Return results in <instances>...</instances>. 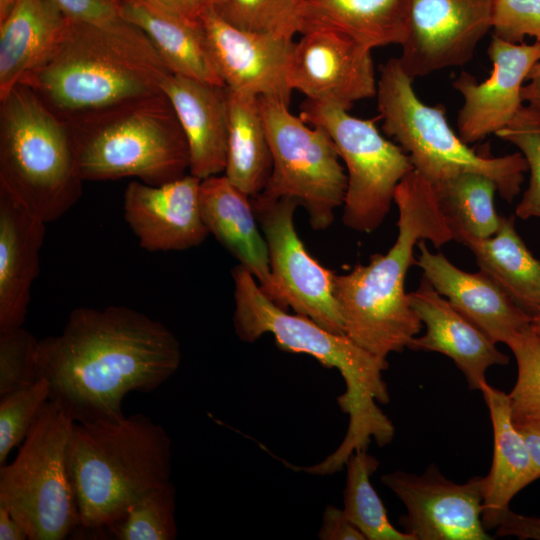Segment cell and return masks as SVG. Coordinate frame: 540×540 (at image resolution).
<instances>
[{"mask_svg": "<svg viewBox=\"0 0 540 540\" xmlns=\"http://www.w3.org/2000/svg\"><path fill=\"white\" fill-rule=\"evenodd\" d=\"M494 0H410V31L399 62L414 80L461 67L492 28Z\"/></svg>", "mask_w": 540, "mask_h": 540, "instance_id": "obj_14", "label": "cell"}, {"mask_svg": "<svg viewBox=\"0 0 540 540\" xmlns=\"http://www.w3.org/2000/svg\"><path fill=\"white\" fill-rule=\"evenodd\" d=\"M113 1L120 17L143 31L173 74L225 86L200 20H190L153 0Z\"/></svg>", "mask_w": 540, "mask_h": 540, "instance_id": "obj_24", "label": "cell"}, {"mask_svg": "<svg viewBox=\"0 0 540 540\" xmlns=\"http://www.w3.org/2000/svg\"><path fill=\"white\" fill-rule=\"evenodd\" d=\"M377 109L385 134L409 155L414 170L432 186L463 173L491 178L500 196L512 202L528 171L521 152L492 157L477 153L450 127L442 106L425 104L399 59H388L379 70Z\"/></svg>", "mask_w": 540, "mask_h": 540, "instance_id": "obj_8", "label": "cell"}, {"mask_svg": "<svg viewBox=\"0 0 540 540\" xmlns=\"http://www.w3.org/2000/svg\"><path fill=\"white\" fill-rule=\"evenodd\" d=\"M487 52L492 70L486 80L478 82L462 71L453 81V87L463 97L457 117L458 134L468 145L500 132L524 105L523 83L540 61V42L511 43L493 35Z\"/></svg>", "mask_w": 540, "mask_h": 540, "instance_id": "obj_17", "label": "cell"}, {"mask_svg": "<svg viewBox=\"0 0 540 540\" xmlns=\"http://www.w3.org/2000/svg\"><path fill=\"white\" fill-rule=\"evenodd\" d=\"M68 18L51 0H17L0 21V99L53 51Z\"/></svg>", "mask_w": 540, "mask_h": 540, "instance_id": "obj_26", "label": "cell"}, {"mask_svg": "<svg viewBox=\"0 0 540 540\" xmlns=\"http://www.w3.org/2000/svg\"><path fill=\"white\" fill-rule=\"evenodd\" d=\"M234 282L233 324L239 339L252 343L266 333L285 352L307 354L326 368H335L345 383L337 402L349 417L348 428L338 448L316 464L322 475L338 472L357 450L367 449L371 440L389 444L395 428L379 408L390 397L383 371L386 359L369 353L346 334L334 333L301 314H290L273 302L244 266L232 269Z\"/></svg>", "mask_w": 540, "mask_h": 540, "instance_id": "obj_2", "label": "cell"}, {"mask_svg": "<svg viewBox=\"0 0 540 540\" xmlns=\"http://www.w3.org/2000/svg\"><path fill=\"white\" fill-rule=\"evenodd\" d=\"M514 424L526 443L537 475L540 478V419Z\"/></svg>", "mask_w": 540, "mask_h": 540, "instance_id": "obj_42", "label": "cell"}, {"mask_svg": "<svg viewBox=\"0 0 540 540\" xmlns=\"http://www.w3.org/2000/svg\"><path fill=\"white\" fill-rule=\"evenodd\" d=\"M480 391L489 410L493 428V459L485 476L482 522L496 528L514 496L539 479L526 443L510 411L508 394L482 384Z\"/></svg>", "mask_w": 540, "mask_h": 540, "instance_id": "obj_25", "label": "cell"}, {"mask_svg": "<svg viewBox=\"0 0 540 540\" xmlns=\"http://www.w3.org/2000/svg\"><path fill=\"white\" fill-rule=\"evenodd\" d=\"M514 222V216H501L498 230L490 237L456 232L454 239L467 246L480 270L532 317L540 310V260L527 248Z\"/></svg>", "mask_w": 540, "mask_h": 540, "instance_id": "obj_28", "label": "cell"}, {"mask_svg": "<svg viewBox=\"0 0 540 540\" xmlns=\"http://www.w3.org/2000/svg\"><path fill=\"white\" fill-rule=\"evenodd\" d=\"M346 466L342 509L346 518L368 540H414L391 524L385 506L370 482L379 461L367 449H360L349 457Z\"/></svg>", "mask_w": 540, "mask_h": 540, "instance_id": "obj_31", "label": "cell"}, {"mask_svg": "<svg viewBox=\"0 0 540 540\" xmlns=\"http://www.w3.org/2000/svg\"><path fill=\"white\" fill-rule=\"evenodd\" d=\"M184 132L189 173L199 179L224 173L228 139V89L178 74L162 84Z\"/></svg>", "mask_w": 540, "mask_h": 540, "instance_id": "obj_21", "label": "cell"}, {"mask_svg": "<svg viewBox=\"0 0 540 540\" xmlns=\"http://www.w3.org/2000/svg\"><path fill=\"white\" fill-rule=\"evenodd\" d=\"M64 122L83 181L135 177L161 185L189 173L187 141L163 92Z\"/></svg>", "mask_w": 540, "mask_h": 540, "instance_id": "obj_6", "label": "cell"}, {"mask_svg": "<svg viewBox=\"0 0 540 540\" xmlns=\"http://www.w3.org/2000/svg\"><path fill=\"white\" fill-rule=\"evenodd\" d=\"M156 3L190 19L199 20V9L194 0H153Z\"/></svg>", "mask_w": 540, "mask_h": 540, "instance_id": "obj_45", "label": "cell"}, {"mask_svg": "<svg viewBox=\"0 0 540 540\" xmlns=\"http://www.w3.org/2000/svg\"><path fill=\"white\" fill-rule=\"evenodd\" d=\"M517 363V380L508 393L514 423L540 419V336L528 327L506 343Z\"/></svg>", "mask_w": 540, "mask_h": 540, "instance_id": "obj_34", "label": "cell"}, {"mask_svg": "<svg viewBox=\"0 0 540 540\" xmlns=\"http://www.w3.org/2000/svg\"><path fill=\"white\" fill-rule=\"evenodd\" d=\"M530 327L540 336V310L532 316Z\"/></svg>", "mask_w": 540, "mask_h": 540, "instance_id": "obj_48", "label": "cell"}, {"mask_svg": "<svg viewBox=\"0 0 540 540\" xmlns=\"http://www.w3.org/2000/svg\"><path fill=\"white\" fill-rule=\"evenodd\" d=\"M417 246L420 253L416 265L433 288L496 344H506L530 327L532 317L487 273L458 268L442 252H431L426 240H420Z\"/></svg>", "mask_w": 540, "mask_h": 540, "instance_id": "obj_19", "label": "cell"}, {"mask_svg": "<svg viewBox=\"0 0 540 540\" xmlns=\"http://www.w3.org/2000/svg\"><path fill=\"white\" fill-rule=\"evenodd\" d=\"M527 80L530 81V84L523 86V101L540 106V61L533 66Z\"/></svg>", "mask_w": 540, "mask_h": 540, "instance_id": "obj_44", "label": "cell"}, {"mask_svg": "<svg viewBox=\"0 0 540 540\" xmlns=\"http://www.w3.org/2000/svg\"><path fill=\"white\" fill-rule=\"evenodd\" d=\"M306 0H227L218 14L250 32L293 39L300 32Z\"/></svg>", "mask_w": 540, "mask_h": 540, "instance_id": "obj_33", "label": "cell"}, {"mask_svg": "<svg viewBox=\"0 0 540 540\" xmlns=\"http://www.w3.org/2000/svg\"><path fill=\"white\" fill-rule=\"evenodd\" d=\"M199 20L214 66L229 90L290 103L287 68L293 39L239 29L214 8L201 10Z\"/></svg>", "mask_w": 540, "mask_h": 540, "instance_id": "obj_16", "label": "cell"}, {"mask_svg": "<svg viewBox=\"0 0 540 540\" xmlns=\"http://www.w3.org/2000/svg\"><path fill=\"white\" fill-rule=\"evenodd\" d=\"M381 481L404 504L399 523L414 540L493 539L482 522L485 477L459 484L430 464L422 474L397 470Z\"/></svg>", "mask_w": 540, "mask_h": 540, "instance_id": "obj_13", "label": "cell"}, {"mask_svg": "<svg viewBox=\"0 0 540 540\" xmlns=\"http://www.w3.org/2000/svg\"><path fill=\"white\" fill-rule=\"evenodd\" d=\"M228 108L227 155L223 174L253 198L262 192L272 171L271 149L259 97L228 89Z\"/></svg>", "mask_w": 540, "mask_h": 540, "instance_id": "obj_29", "label": "cell"}, {"mask_svg": "<svg viewBox=\"0 0 540 540\" xmlns=\"http://www.w3.org/2000/svg\"><path fill=\"white\" fill-rule=\"evenodd\" d=\"M295 42L287 68L290 89L307 100L349 111L377 93L370 49L329 30H311Z\"/></svg>", "mask_w": 540, "mask_h": 540, "instance_id": "obj_15", "label": "cell"}, {"mask_svg": "<svg viewBox=\"0 0 540 540\" xmlns=\"http://www.w3.org/2000/svg\"><path fill=\"white\" fill-rule=\"evenodd\" d=\"M69 19L85 23H107L120 17L113 0H51Z\"/></svg>", "mask_w": 540, "mask_h": 540, "instance_id": "obj_39", "label": "cell"}, {"mask_svg": "<svg viewBox=\"0 0 540 540\" xmlns=\"http://www.w3.org/2000/svg\"><path fill=\"white\" fill-rule=\"evenodd\" d=\"M28 534L22 524L0 504V540H25Z\"/></svg>", "mask_w": 540, "mask_h": 540, "instance_id": "obj_43", "label": "cell"}, {"mask_svg": "<svg viewBox=\"0 0 540 540\" xmlns=\"http://www.w3.org/2000/svg\"><path fill=\"white\" fill-rule=\"evenodd\" d=\"M38 341L22 326L0 332V398L39 379L36 359Z\"/></svg>", "mask_w": 540, "mask_h": 540, "instance_id": "obj_37", "label": "cell"}, {"mask_svg": "<svg viewBox=\"0 0 540 540\" xmlns=\"http://www.w3.org/2000/svg\"><path fill=\"white\" fill-rule=\"evenodd\" d=\"M170 74L149 38L122 18L100 24L68 19L53 51L20 84L67 121L161 93Z\"/></svg>", "mask_w": 540, "mask_h": 540, "instance_id": "obj_4", "label": "cell"}, {"mask_svg": "<svg viewBox=\"0 0 540 540\" xmlns=\"http://www.w3.org/2000/svg\"><path fill=\"white\" fill-rule=\"evenodd\" d=\"M74 421L49 400L10 464L0 465V504L30 540H62L80 525L69 467Z\"/></svg>", "mask_w": 540, "mask_h": 540, "instance_id": "obj_9", "label": "cell"}, {"mask_svg": "<svg viewBox=\"0 0 540 540\" xmlns=\"http://www.w3.org/2000/svg\"><path fill=\"white\" fill-rule=\"evenodd\" d=\"M515 145L524 156L529 184L515 214L521 219L540 218V106L523 105L512 121L496 134Z\"/></svg>", "mask_w": 540, "mask_h": 540, "instance_id": "obj_35", "label": "cell"}, {"mask_svg": "<svg viewBox=\"0 0 540 540\" xmlns=\"http://www.w3.org/2000/svg\"><path fill=\"white\" fill-rule=\"evenodd\" d=\"M117 540H174L175 487L170 481L132 504L125 514L101 531Z\"/></svg>", "mask_w": 540, "mask_h": 540, "instance_id": "obj_32", "label": "cell"}, {"mask_svg": "<svg viewBox=\"0 0 540 540\" xmlns=\"http://www.w3.org/2000/svg\"><path fill=\"white\" fill-rule=\"evenodd\" d=\"M201 179L190 173L161 185L130 182L123 195L124 218L147 251H180L202 244L209 235L203 221Z\"/></svg>", "mask_w": 540, "mask_h": 540, "instance_id": "obj_18", "label": "cell"}, {"mask_svg": "<svg viewBox=\"0 0 540 540\" xmlns=\"http://www.w3.org/2000/svg\"><path fill=\"white\" fill-rule=\"evenodd\" d=\"M408 300L426 331L409 344L414 351L438 352L449 357L465 376L470 390H480L486 371L493 365H506L502 353L477 326L440 295L423 275Z\"/></svg>", "mask_w": 540, "mask_h": 540, "instance_id": "obj_20", "label": "cell"}, {"mask_svg": "<svg viewBox=\"0 0 540 540\" xmlns=\"http://www.w3.org/2000/svg\"><path fill=\"white\" fill-rule=\"evenodd\" d=\"M394 203L398 234L390 249L334 276L344 334L381 359L408 348L422 328L405 292L408 269L416 264L415 246L429 240L439 248L453 240L434 187L416 170L398 184Z\"/></svg>", "mask_w": 540, "mask_h": 540, "instance_id": "obj_3", "label": "cell"}, {"mask_svg": "<svg viewBox=\"0 0 540 540\" xmlns=\"http://www.w3.org/2000/svg\"><path fill=\"white\" fill-rule=\"evenodd\" d=\"M171 445L166 430L142 414L74 422L69 467L77 530L98 535L141 497L170 482Z\"/></svg>", "mask_w": 540, "mask_h": 540, "instance_id": "obj_5", "label": "cell"}, {"mask_svg": "<svg viewBox=\"0 0 540 540\" xmlns=\"http://www.w3.org/2000/svg\"><path fill=\"white\" fill-rule=\"evenodd\" d=\"M322 540H366L365 536L345 516L342 509L328 505L318 532Z\"/></svg>", "mask_w": 540, "mask_h": 540, "instance_id": "obj_40", "label": "cell"}, {"mask_svg": "<svg viewBox=\"0 0 540 540\" xmlns=\"http://www.w3.org/2000/svg\"><path fill=\"white\" fill-rule=\"evenodd\" d=\"M329 30L367 49L406 42L410 0H306L300 34Z\"/></svg>", "mask_w": 540, "mask_h": 540, "instance_id": "obj_27", "label": "cell"}, {"mask_svg": "<svg viewBox=\"0 0 540 540\" xmlns=\"http://www.w3.org/2000/svg\"><path fill=\"white\" fill-rule=\"evenodd\" d=\"M272 155V171L254 199L270 202L293 198L308 214L313 230L322 231L334 222L343 206L347 175L328 133L292 114L289 104L278 98L259 97Z\"/></svg>", "mask_w": 540, "mask_h": 540, "instance_id": "obj_10", "label": "cell"}, {"mask_svg": "<svg viewBox=\"0 0 540 540\" xmlns=\"http://www.w3.org/2000/svg\"><path fill=\"white\" fill-rule=\"evenodd\" d=\"M50 400V388L44 378L0 398V465L10 451L22 444L43 406Z\"/></svg>", "mask_w": 540, "mask_h": 540, "instance_id": "obj_36", "label": "cell"}, {"mask_svg": "<svg viewBox=\"0 0 540 540\" xmlns=\"http://www.w3.org/2000/svg\"><path fill=\"white\" fill-rule=\"evenodd\" d=\"M80 178L65 122L27 85L0 99V191L50 223L79 200Z\"/></svg>", "mask_w": 540, "mask_h": 540, "instance_id": "obj_7", "label": "cell"}, {"mask_svg": "<svg viewBox=\"0 0 540 540\" xmlns=\"http://www.w3.org/2000/svg\"><path fill=\"white\" fill-rule=\"evenodd\" d=\"M181 347L162 323L125 306L81 307L61 334L38 341L37 373L74 422L116 421L130 392H151L179 368Z\"/></svg>", "mask_w": 540, "mask_h": 540, "instance_id": "obj_1", "label": "cell"}, {"mask_svg": "<svg viewBox=\"0 0 540 540\" xmlns=\"http://www.w3.org/2000/svg\"><path fill=\"white\" fill-rule=\"evenodd\" d=\"M199 201L209 234L252 273L262 291L274 301L268 248L251 197L219 174L201 180Z\"/></svg>", "mask_w": 540, "mask_h": 540, "instance_id": "obj_22", "label": "cell"}, {"mask_svg": "<svg viewBox=\"0 0 540 540\" xmlns=\"http://www.w3.org/2000/svg\"><path fill=\"white\" fill-rule=\"evenodd\" d=\"M194 1L199 9V14H200V11L205 8L217 9L227 2V0H194Z\"/></svg>", "mask_w": 540, "mask_h": 540, "instance_id": "obj_46", "label": "cell"}, {"mask_svg": "<svg viewBox=\"0 0 540 540\" xmlns=\"http://www.w3.org/2000/svg\"><path fill=\"white\" fill-rule=\"evenodd\" d=\"M45 224L0 191V332L25 321Z\"/></svg>", "mask_w": 540, "mask_h": 540, "instance_id": "obj_23", "label": "cell"}, {"mask_svg": "<svg viewBox=\"0 0 540 540\" xmlns=\"http://www.w3.org/2000/svg\"><path fill=\"white\" fill-rule=\"evenodd\" d=\"M496 535L540 540V518L518 514L509 508L496 527Z\"/></svg>", "mask_w": 540, "mask_h": 540, "instance_id": "obj_41", "label": "cell"}, {"mask_svg": "<svg viewBox=\"0 0 540 540\" xmlns=\"http://www.w3.org/2000/svg\"><path fill=\"white\" fill-rule=\"evenodd\" d=\"M433 187L453 239L456 232L479 238L496 233L501 216L495 208L497 186L491 178L468 172Z\"/></svg>", "mask_w": 540, "mask_h": 540, "instance_id": "obj_30", "label": "cell"}, {"mask_svg": "<svg viewBox=\"0 0 540 540\" xmlns=\"http://www.w3.org/2000/svg\"><path fill=\"white\" fill-rule=\"evenodd\" d=\"M17 0H0V21L11 11Z\"/></svg>", "mask_w": 540, "mask_h": 540, "instance_id": "obj_47", "label": "cell"}, {"mask_svg": "<svg viewBox=\"0 0 540 540\" xmlns=\"http://www.w3.org/2000/svg\"><path fill=\"white\" fill-rule=\"evenodd\" d=\"M251 200L268 248L275 287L273 302L285 310L292 308L327 330L344 334L334 295L335 273L310 255L297 234L294 213L299 202L288 197L270 202Z\"/></svg>", "mask_w": 540, "mask_h": 540, "instance_id": "obj_12", "label": "cell"}, {"mask_svg": "<svg viewBox=\"0 0 540 540\" xmlns=\"http://www.w3.org/2000/svg\"><path fill=\"white\" fill-rule=\"evenodd\" d=\"M301 108L299 116L328 133L345 165L344 225L361 233L375 231L394 203L398 184L414 170L409 155L385 138L372 120L310 100Z\"/></svg>", "mask_w": 540, "mask_h": 540, "instance_id": "obj_11", "label": "cell"}, {"mask_svg": "<svg viewBox=\"0 0 540 540\" xmlns=\"http://www.w3.org/2000/svg\"><path fill=\"white\" fill-rule=\"evenodd\" d=\"M491 29L511 43H522L526 36L540 42V0H494Z\"/></svg>", "mask_w": 540, "mask_h": 540, "instance_id": "obj_38", "label": "cell"}]
</instances>
